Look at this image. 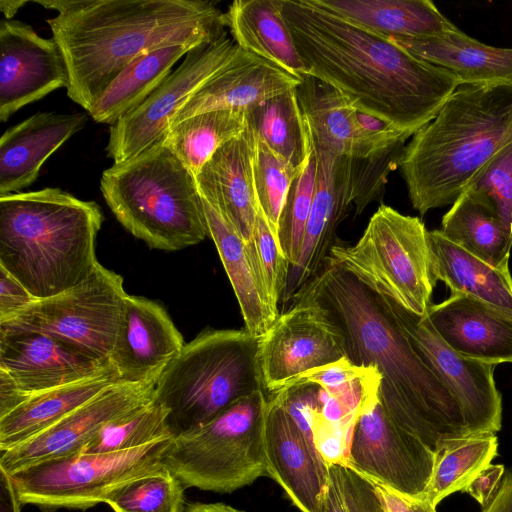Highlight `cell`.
I'll return each mask as SVG.
<instances>
[{
    "label": "cell",
    "instance_id": "cell-1",
    "mask_svg": "<svg viewBox=\"0 0 512 512\" xmlns=\"http://www.w3.org/2000/svg\"><path fill=\"white\" fill-rule=\"evenodd\" d=\"M282 14L307 74L398 130L417 132L460 85L449 71L312 0H282Z\"/></svg>",
    "mask_w": 512,
    "mask_h": 512
},
{
    "label": "cell",
    "instance_id": "cell-2",
    "mask_svg": "<svg viewBox=\"0 0 512 512\" xmlns=\"http://www.w3.org/2000/svg\"><path fill=\"white\" fill-rule=\"evenodd\" d=\"M296 296L329 311L350 361L379 371V401L398 427L432 451L442 441L471 436L458 399L415 350L381 295L327 257Z\"/></svg>",
    "mask_w": 512,
    "mask_h": 512
},
{
    "label": "cell",
    "instance_id": "cell-3",
    "mask_svg": "<svg viewBox=\"0 0 512 512\" xmlns=\"http://www.w3.org/2000/svg\"><path fill=\"white\" fill-rule=\"evenodd\" d=\"M34 2L58 12L47 23L66 63L67 95L87 112L139 55L226 33L225 13L204 0Z\"/></svg>",
    "mask_w": 512,
    "mask_h": 512
},
{
    "label": "cell",
    "instance_id": "cell-4",
    "mask_svg": "<svg viewBox=\"0 0 512 512\" xmlns=\"http://www.w3.org/2000/svg\"><path fill=\"white\" fill-rule=\"evenodd\" d=\"M512 142V83L461 84L412 135L399 168L420 213L453 204Z\"/></svg>",
    "mask_w": 512,
    "mask_h": 512
},
{
    "label": "cell",
    "instance_id": "cell-5",
    "mask_svg": "<svg viewBox=\"0 0 512 512\" xmlns=\"http://www.w3.org/2000/svg\"><path fill=\"white\" fill-rule=\"evenodd\" d=\"M100 206L60 188L0 196V267L35 299L58 295L99 263Z\"/></svg>",
    "mask_w": 512,
    "mask_h": 512
},
{
    "label": "cell",
    "instance_id": "cell-6",
    "mask_svg": "<svg viewBox=\"0 0 512 512\" xmlns=\"http://www.w3.org/2000/svg\"><path fill=\"white\" fill-rule=\"evenodd\" d=\"M100 190L118 222L150 248L177 251L208 236L196 179L163 140L104 170Z\"/></svg>",
    "mask_w": 512,
    "mask_h": 512
},
{
    "label": "cell",
    "instance_id": "cell-7",
    "mask_svg": "<svg viewBox=\"0 0 512 512\" xmlns=\"http://www.w3.org/2000/svg\"><path fill=\"white\" fill-rule=\"evenodd\" d=\"M258 339L245 329H208L167 365L156 382L154 400L168 411L176 436L206 424L257 390L266 392Z\"/></svg>",
    "mask_w": 512,
    "mask_h": 512
},
{
    "label": "cell",
    "instance_id": "cell-8",
    "mask_svg": "<svg viewBox=\"0 0 512 512\" xmlns=\"http://www.w3.org/2000/svg\"><path fill=\"white\" fill-rule=\"evenodd\" d=\"M268 397L257 390L211 421L175 436L164 465L185 488L231 493L268 476L265 422Z\"/></svg>",
    "mask_w": 512,
    "mask_h": 512
},
{
    "label": "cell",
    "instance_id": "cell-9",
    "mask_svg": "<svg viewBox=\"0 0 512 512\" xmlns=\"http://www.w3.org/2000/svg\"><path fill=\"white\" fill-rule=\"evenodd\" d=\"M328 257L375 293L424 316L436 282L424 223L381 204L352 246L334 245Z\"/></svg>",
    "mask_w": 512,
    "mask_h": 512
},
{
    "label": "cell",
    "instance_id": "cell-10",
    "mask_svg": "<svg viewBox=\"0 0 512 512\" xmlns=\"http://www.w3.org/2000/svg\"><path fill=\"white\" fill-rule=\"evenodd\" d=\"M172 439L126 451L68 454L7 474L22 505L45 512L84 511L105 503L127 482L164 468V454Z\"/></svg>",
    "mask_w": 512,
    "mask_h": 512
},
{
    "label": "cell",
    "instance_id": "cell-11",
    "mask_svg": "<svg viewBox=\"0 0 512 512\" xmlns=\"http://www.w3.org/2000/svg\"><path fill=\"white\" fill-rule=\"evenodd\" d=\"M127 295L122 276L98 263L78 285L0 320V334L42 333L109 361Z\"/></svg>",
    "mask_w": 512,
    "mask_h": 512
},
{
    "label": "cell",
    "instance_id": "cell-12",
    "mask_svg": "<svg viewBox=\"0 0 512 512\" xmlns=\"http://www.w3.org/2000/svg\"><path fill=\"white\" fill-rule=\"evenodd\" d=\"M239 50L227 32L190 49L183 62L143 103L111 125L107 156L121 163L162 141L187 101Z\"/></svg>",
    "mask_w": 512,
    "mask_h": 512
},
{
    "label": "cell",
    "instance_id": "cell-13",
    "mask_svg": "<svg viewBox=\"0 0 512 512\" xmlns=\"http://www.w3.org/2000/svg\"><path fill=\"white\" fill-rule=\"evenodd\" d=\"M258 339V362L267 394L295 377L347 357L345 337L314 299L296 296Z\"/></svg>",
    "mask_w": 512,
    "mask_h": 512
},
{
    "label": "cell",
    "instance_id": "cell-14",
    "mask_svg": "<svg viewBox=\"0 0 512 512\" xmlns=\"http://www.w3.org/2000/svg\"><path fill=\"white\" fill-rule=\"evenodd\" d=\"M382 297L415 350L458 399L470 434L498 432L502 396L494 380L496 365L460 355L438 335L426 315H416Z\"/></svg>",
    "mask_w": 512,
    "mask_h": 512
},
{
    "label": "cell",
    "instance_id": "cell-15",
    "mask_svg": "<svg viewBox=\"0 0 512 512\" xmlns=\"http://www.w3.org/2000/svg\"><path fill=\"white\" fill-rule=\"evenodd\" d=\"M369 480L401 494H424L434 466V451L398 427L379 399L357 416L347 465Z\"/></svg>",
    "mask_w": 512,
    "mask_h": 512
},
{
    "label": "cell",
    "instance_id": "cell-16",
    "mask_svg": "<svg viewBox=\"0 0 512 512\" xmlns=\"http://www.w3.org/2000/svg\"><path fill=\"white\" fill-rule=\"evenodd\" d=\"M156 382L111 384L53 426L1 452L0 469L10 474L43 460L80 452L107 423L153 401Z\"/></svg>",
    "mask_w": 512,
    "mask_h": 512
},
{
    "label": "cell",
    "instance_id": "cell-17",
    "mask_svg": "<svg viewBox=\"0 0 512 512\" xmlns=\"http://www.w3.org/2000/svg\"><path fill=\"white\" fill-rule=\"evenodd\" d=\"M64 57L53 38L18 20L0 22V121L22 107L68 87Z\"/></svg>",
    "mask_w": 512,
    "mask_h": 512
},
{
    "label": "cell",
    "instance_id": "cell-18",
    "mask_svg": "<svg viewBox=\"0 0 512 512\" xmlns=\"http://www.w3.org/2000/svg\"><path fill=\"white\" fill-rule=\"evenodd\" d=\"M185 344L159 303L127 295L109 361L121 382L158 380Z\"/></svg>",
    "mask_w": 512,
    "mask_h": 512
},
{
    "label": "cell",
    "instance_id": "cell-19",
    "mask_svg": "<svg viewBox=\"0 0 512 512\" xmlns=\"http://www.w3.org/2000/svg\"><path fill=\"white\" fill-rule=\"evenodd\" d=\"M265 453L268 476L301 512H322L329 465L287 414L279 398H268Z\"/></svg>",
    "mask_w": 512,
    "mask_h": 512
},
{
    "label": "cell",
    "instance_id": "cell-20",
    "mask_svg": "<svg viewBox=\"0 0 512 512\" xmlns=\"http://www.w3.org/2000/svg\"><path fill=\"white\" fill-rule=\"evenodd\" d=\"M0 370L30 396L114 369L55 337L25 332L0 334Z\"/></svg>",
    "mask_w": 512,
    "mask_h": 512
},
{
    "label": "cell",
    "instance_id": "cell-21",
    "mask_svg": "<svg viewBox=\"0 0 512 512\" xmlns=\"http://www.w3.org/2000/svg\"><path fill=\"white\" fill-rule=\"evenodd\" d=\"M314 153L317 175L312 207L298 261L289 268L282 303L291 301L321 270L335 245L336 229L352 204L348 157Z\"/></svg>",
    "mask_w": 512,
    "mask_h": 512
},
{
    "label": "cell",
    "instance_id": "cell-22",
    "mask_svg": "<svg viewBox=\"0 0 512 512\" xmlns=\"http://www.w3.org/2000/svg\"><path fill=\"white\" fill-rule=\"evenodd\" d=\"M460 355L498 365L512 363V312L465 294L431 304L425 314Z\"/></svg>",
    "mask_w": 512,
    "mask_h": 512
},
{
    "label": "cell",
    "instance_id": "cell-23",
    "mask_svg": "<svg viewBox=\"0 0 512 512\" xmlns=\"http://www.w3.org/2000/svg\"><path fill=\"white\" fill-rule=\"evenodd\" d=\"M299 83L300 79L275 64L240 48L237 55L187 101L171 126L208 111L245 112L258 103L295 89Z\"/></svg>",
    "mask_w": 512,
    "mask_h": 512
},
{
    "label": "cell",
    "instance_id": "cell-24",
    "mask_svg": "<svg viewBox=\"0 0 512 512\" xmlns=\"http://www.w3.org/2000/svg\"><path fill=\"white\" fill-rule=\"evenodd\" d=\"M254 137L246 127L212 155L195 177L200 195L212 203L249 244L258 203L253 182Z\"/></svg>",
    "mask_w": 512,
    "mask_h": 512
},
{
    "label": "cell",
    "instance_id": "cell-25",
    "mask_svg": "<svg viewBox=\"0 0 512 512\" xmlns=\"http://www.w3.org/2000/svg\"><path fill=\"white\" fill-rule=\"evenodd\" d=\"M86 121L85 113L38 112L7 129L0 140V196L30 186L45 161Z\"/></svg>",
    "mask_w": 512,
    "mask_h": 512
},
{
    "label": "cell",
    "instance_id": "cell-26",
    "mask_svg": "<svg viewBox=\"0 0 512 512\" xmlns=\"http://www.w3.org/2000/svg\"><path fill=\"white\" fill-rule=\"evenodd\" d=\"M297 100L317 153L350 159L364 158L410 136L387 143L376 142L362 133L356 110L337 90L312 75H304L295 88Z\"/></svg>",
    "mask_w": 512,
    "mask_h": 512
},
{
    "label": "cell",
    "instance_id": "cell-27",
    "mask_svg": "<svg viewBox=\"0 0 512 512\" xmlns=\"http://www.w3.org/2000/svg\"><path fill=\"white\" fill-rule=\"evenodd\" d=\"M392 41L419 59L449 71L460 85L512 83V48L486 45L460 29Z\"/></svg>",
    "mask_w": 512,
    "mask_h": 512
},
{
    "label": "cell",
    "instance_id": "cell-28",
    "mask_svg": "<svg viewBox=\"0 0 512 512\" xmlns=\"http://www.w3.org/2000/svg\"><path fill=\"white\" fill-rule=\"evenodd\" d=\"M327 11L379 36L426 38L458 30L429 0H312Z\"/></svg>",
    "mask_w": 512,
    "mask_h": 512
},
{
    "label": "cell",
    "instance_id": "cell-29",
    "mask_svg": "<svg viewBox=\"0 0 512 512\" xmlns=\"http://www.w3.org/2000/svg\"><path fill=\"white\" fill-rule=\"evenodd\" d=\"M200 197L208 237L215 244L233 288L245 330L259 338L276 320L279 311L271 306L256 277L243 238L212 203Z\"/></svg>",
    "mask_w": 512,
    "mask_h": 512
},
{
    "label": "cell",
    "instance_id": "cell-30",
    "mask_svg": "<svg viewBox=\"0 0 512 512\" xmlns=\"http://www.w3.org/2000/svg\"><path fill=\"white\" fill-rule=\"evenodd\" d=\"M232 39L300 79L307 74L282 14V0H236L225 13Z\"/></svg>",
    "mask_w": 512,
    "mask_h": 512
},
{
    "label": "cell",
    "instance_id": "cell-31",
    "mask_svg": "<svg viewBox=\"0 0 512 512\" xmlns=\"http://www.w3.org/2000/svg\"><path fill=\"white\" fill-rule=\"evenodd\" d=\"M431 271L451 294H465L512 312V276L449 240L441 230L428 231Z\"/></svg>",
    "mask_w": 512,
    "mask_h": 512
},
{
    "label": "cell",
    "instance_id": "cell-32",
    "mask_svg": "<svg viewBox=\"0 0 512 512\" xmlns=\"http://www.w3.org/2000/svg\"><path fill=\"white\" fill-rule=\"evenodd\" d=\"M119 381L115 370L30 395L0 417V452L9 450L48 429L69 413Z\"/></svg>",
    "mask_w": 512,
    "mask_h": 512
},
{
    "label": "cell",
    "instance_id": "cell-33",
    "mask_svg": "<svg viewBox=\"0 0 512 512\" xmlns=\"http://www.w3.org/2000/svg\"><path fill=\"white\" fill-rule=\"evenodd\" d=\"M441 232L493 267L508 268L512 238L491 201L467 187L442 218Z\"/></svg>",
    "mask_w": 512,
    "mask_h": 512
},
{
    "label": "cell",
    "instance_id": "cell-34",
    "mask_svg": "<svg viewBox=\"0 0 512 512\" xmlns=\"http://www.w3.org/2000/svg\"><path fill=\"white\" fill-rule=\"evenodd\" d=\"M197 44H175L139 55L107 86L88 112L97 123L114 124L143 103Z\"/></svg>",
    "mask_w": 512,
    "mask_h": 512
},
{
    "label": "cell",
    "instance_id": "cell-35",
    "mask_svg": "<svg viewBox=\"0 0 512 512\" xmlns=\"http://www.w3.org/2000/svg\"><path fill=\"white\" fill-rule=\"evenodd\" d=\"M246 127L274 154L299 171L312 142L295 89L258 103L244 112Z\"/></svg>",
    "mask_w": 512,
    "mask_h": 512
},
{
    "label": "cell",
    "instance_id": "cell-36",
    "mask_svg": "<svg viewBox=\"0 0 512 512\" xmlns=\"http://www.w3.org/2000/svg\"><path fill=\"white\" fill-rule=\"evenodd\" d=\"M498 453V438L482 433L440 442L434 450V466L422 496L435 507L445 497L464 491L470 481Z\"/></svg>",
    "mask_w": 512,
    "mask_h": 512
},
{
    "label": "cell",
    "instance_id": "cell-37",
    "mask_svg": "<svg viewBox=\"0 0 512 512\" xmlns=\"http://www.w3.org/2000/svg\"><path fill=\"white\" fill-rule=\"evenodd\" d=\"M245 128L244 112L208 111L171 126L163 143L196 177L217 149Z\"/></svg>",
    "mask_w": 512,
    "mask_h": 512
},
{
    "label": "cell",
    "instance_id": "cell-38",
    "mask_svg": "<svg viewBox=\"0 0 512 512\" xmlns=\"http://www.w3.org/2000/svg\"><path fill=\"white\" fill-rule=\"evenodd\" d=\"M168 411L155 400L103 426L80 453L100 454L136 449L176 435Z\"/></svg>",
    "mask_w": 512,
    "mask_h": 512
},
{
    "label": "cell",
    "instance_id": "cell-39",
    "mask_svg": "<svg viewBox=\"0 0 512 512\" xmlns=\"http://www.w3.org/2000/svg\"><path fill=\"white\" fill-rule=\"evenodd\" d=\"M185 487L166 467L135 478L105 502L114 512H183Z\"/></svg>",
    "mask_w": 512,
    "mask_h": 512
},
{
    "label": "cell",
    "instance_id": "cell-40",
    "mask_svg": "<svg viewBox=\"0 0 512 512\" xmlns=\"http://www.w3.org/2000/svg\"><path fill=\"white\" fill-rule=\"evenodd\" d=\"M317 175V161L312 150L305 165L298 171L289 188L277 229L281 250L290 262L298 261L305 227L312 207Z\"/></svg>",
    "mask_w": 512,
    "mask_h": 512
},
{
    "label": "cell",
    "instance_id": "cell-41",
    "mask_svg": "<svg viewBox=\"0 0 512 512\" xmlns=\"http://www.w3.org/2000/svg\"><path fill=\"white\" fill-rule=\"evenodd\" d=\"M252 169L258 207L277 236L279 217L298 171L255 137Z\"/></svg>",
    "mask_w": 512,
    "mask_h": 512
},
{
    "label": "cell",
    "instance_id": "cell-42",
    "mask_svg": "<svg viewBox=\"0 0 512 512\" xmlns=\"http://www.w3.org/2000/svg\"><path fill=\"white\" fill-rule=\"evenodd\" d=\"M246 245L256 277L271 306L278 311V304L282 300L288 279L290 262L283 254L277 236L259 207L251 241Z\"/></svg>",
    "mask_w": 512,
    "mask_h": 512
},
{
    "label": "cell",
    "instance_id": "cell-43",
    "mask_svg": "<svg viewBox=\"0 0 512 512\" xmlns=\"http://www.w3.org/2000/svg\"><path fill=\"white\" fill-rule=\"evenodd\" d=\"M407 140L402 138L364 158H348L349 192L356 215L383 197L388 175L399 167Z\"/></svg>",
    "mask_w": 512,
    "mask_h": 512
},
{
    "label": "cell",
    "instance_id": "cell-44",
    "mask_svg": "<svg viewBox=\"0 0 512 512\" xmlns=\"http://www.w3.org/2000/svg\"><path fill=\"white\" fill-rule=\"evenodd\" d=\"M468 187L491 201L512 238V142L491 159Z\"/></svg>",
    "mask_w": 512,
    "mask_h": 512
},
{
    "label": "cell",
    "instance_id": "cell-45",
    "mask_svg": "<svg viewBox=\"0 0 512 512\" xmlns=\"http://www.w3.org/2000/svg\"><path fill=\"white\" fill-rule=\"evenodd\" d=\"M319 392V386L305 384L287 387L273 393L279 398L287 414L312 445H314L313 423L320 411Z\"/></svg>",
    "mask_w": 512,
    "mask_h": 512
},
{
    "label": "cell",
    "instance_id": "cell-46",
    "mask_svg": "<svg viewBox=\"0 0 512 512\" xmlns=\"http://www.w3.org/2000/svg\"><path fill=\"white\" fill-rule=\"evenodd\" d=\"M355 424L342 425L327 421L317 413L313 423L314 445L327 465H347Z\"/></svg>",
    "mask_w": 512,
    "mask_h": 512
},
{
    "label": "cell",
    "instance_id": "cell-47",
    "mask_svg": "<svg viewBox=\"0 0 512 512\" xmlns=\"http://www.w3.org/2000/svg\"><path fill=\"white\" fill-rule=\"evenodd\" d=\"M375 371H378L375 367L356 365L347 357H344L295 377L282 389L295 385L314 384L324 390H333L350 381L368 376Z\"/></svg>",
    "mask_w": 512,
    "mask_h": 512
},
{
    "label": "cell",
    "instance_id": "cell-48",
    "mask_svg": "<svg viewBox=\"0 0 512 512\" xmlns=\"http://www.w3.org/2000/svg\"><path fill=\"white\" fill-rule=\"evenodd\" d=\"M338 479L349 512H385L374 486L348 466L337 465Z\"/></svg>",
    "mask_w": 512,
    "mask_h": 512
},
{
    "label": "cell",
    "instance_id": "cell-49",
    "mask_svg": "<svg viewBox=\"0 0 512 512\" xmlns=\"http://www.w3.org/2000/svg\"><path fill=\"white\" fill-rule=\"evenodd\" d=\"M29 291L3 267H0V320L33 302Z\"/></svg>",
    "mask_w": 512,
    "mask_h": 512
},
{
    "label": "cell",
    "instance_id": "cell-50",
    "mask_svg": "<svg viewBox=\"0 0 512 512\" xmlns=\"http://www.w3.org/2000/svg\"><path fill=\"white\" fill-rule=\"evenodd\" d=\"M369 481L377 491L385 512H436V507L422 495L401 494L379 482Z\"/></svg>",
    "mask_w": 512,
    "mask_h": 512
},
{
    "label": "cell",
    "instance_id": "cell-51",
    "mask_svg": "<svg viewBox=\"0 0 512 512\" xmlns=\"http://www.w3.org/2000/svg\"><path fill=\"white\" fill-rule=\"evenodd\" d=\"M504 473V465L490 464L470 481L464 491L485 507L498 488Z\"/></svg>",
    "mask_w": 512,
    "mask_h": 512
},
{
    "label": "cell",
    "instance_id": "cell-52",
    "mask_svg": "<svg viewBox=\"0 0 512 512\" xmlns=\"http://www.w3.org/2000/svg\"><path fill=\"white\" fill-rule=\"evenodd\" d=\"M28 397L5 371L0 370V417L19 406Z\"/></svg>",
    "mask_w": 512,
    "mask_h": 512
},
{
    "label": "cell",
    "instance_id": "cell-53",
    "mask_svg": "<svg viewBox=\"0 0 512 512\" xmlns=\"http://www.w3.org/2000/svg\"><path fill=\"white\" fill-rule=\"evenodd\" d=\"M482 512H512V468L505 471L498 488Z\"/></svg>",
    "mask_w": 512,
    "mask_h": 512
},
{
    "label": "cell",
    "instance_id": "cell-54",
    "mask_svg": "<svg viewBox=\"0 0 512 512\" xmlns=\"http://www.w3.org/2000/svg\"><path fill=\"white\" fill-rule=\"evenodd\" d=\"M329 483L324 496L322 512H349L338 479L337 465H329Z\"/></svg>",
    "mask_w": 512,
    "mask_h": 512
},
{
    "label": "cell",
    "instance_id": "cell-55",
    "mask_svg": "<svg viewBox=\"0 0 512 512\" xmlns=\"http://www.w3.org/2000/svg\"><path fill=\"white\" fill-rule=\"evenodd\" d=\"M21 505L9 475L0 469V512H21Z\"/></svg>",
    "mask_w": 512,
    "mask_h": 512
},
{
    "label": "cell",
    "instance_id": "cell-56",
    "mask_svg": "<svg viewBox=\"0 0 512 512\" xmlns=\"http://www.w3.org/2000/svg\"><path fill=\"white\" fill-rule=\"evenodd\" d=\"M183 512H245V511L235 508L231 505L221 503V502H213V503L191 502V503H187L185 505Z\"/></svg>",
    "mask_w": 512,
    "mask_h": 512
},
{
    "label": "cell",
    "instance_id": "cell-57",
    "mask_svg": "<svg viewBox=\"0 0 512 512\" xmlns=\"http://www.w3.org/2000/svg\"><path fill=\"white\" fill-rule=\"evenodd\" d=\"M27 3V0H1L0 9L6 20H11V18L18 12V10L25 6Z\"/></svg>",
    "mask_w": 512,
    "mask_h": 512
},
{
    "label": "cell",
    "instance_id": "cell-58",
    "mask_svg": "<svg viewBox=\"0 0 512 512\" xmlns=\"http://www.w3.org/2000/svg\"><path fill=\"white\" fill-rule=\"evenodd\" d=\"M385 511V510H384Z\"/></svg>",
    "mask_w": 512,
    "mask_h": 512
}]
</instances>
